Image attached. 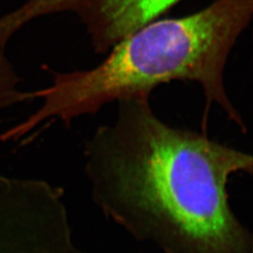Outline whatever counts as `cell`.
<instances>
[{
    "label": "cell",
    "instance_id": "obj_2",
    "mask_svg": "<svg viewBox=\"0 0 253 253\" xmlns=\"http://www.w3.org/2000/svg\"><path fill=\"white\" fill-rule=\"evenodd\" d=\"M253 0H213L196 12L158 18L136 29L113 46L100 63L86 70L53 73L50 85L33 91L42 105L15 126L3 130L1 142L24 141L48 120L70 124L97 114L111 102L150 97L172 82L199 84L206 98L203 132L213 103L245 133L247 126L225 85L229 57L250 26Z\"/></svg>",
    "mask_w": 253,
    "mask_h": 253
},
{
    "label": "cell",
    "instance_id": "obj_1",
    "mask_svg": "<svg viewBox=\"0 0 253 253\" xmlns=\"http://www.w3.org/2000/svg\"><path fill=\"white\" fill-rule=\"evenodd\" d=\"M149 98L118 101L116 120L85 143L95 204L163 253H253V235L227 191L231 175L253 173V156L166 124Z\"/></svg>",
    "mask_w": 253,
    "mask_h": 253
},
{
    "label": "cell",
    "instance_id": "obj_3",
    "mask_svg": "<svg viewBox=\"0 0 253 253\" xmlns=\"http://www.w3.org/2000/svg\"><path fill=\"white\" fill-rule=\"evenodd\" d=\"M0 253H83L63 201L44 182L0 174Z\"/></svg>",
    "mask_w": 253,
    "mask_h": 253
},
{
    "label": "cell",
    "instance_id": "obj_4",
    "mask_svg": "<svg viewBox=\"0 0 253 253\" xmlns=\"http://www.w3.org/2000/svg\"><path fill=\"white\" fill-rule=\"evenodd\" d=\"M183 0H27L0 17V42H9L33 20L70 13L81 21L97 54H106L119 41L161 18Z\"/></svg>",
    "mask_w": 253,
    "mask_h": 253
}]
</instances>
